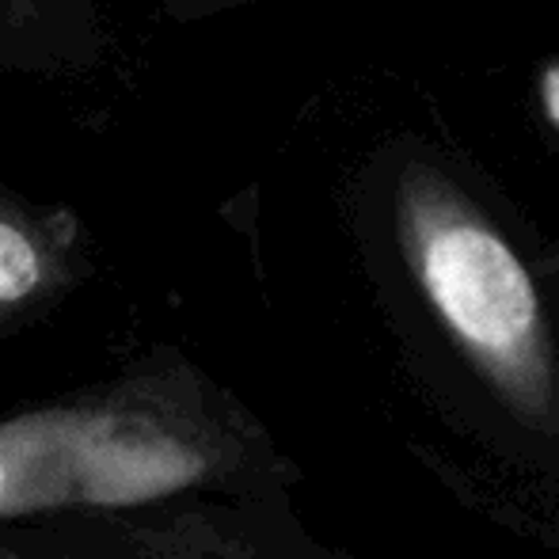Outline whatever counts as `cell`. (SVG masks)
<instances>
[{"label": "cell", "instance_id": "cell-1", "mask_svg": "<svg viewBox=\"0 0 559 559\" xmlns=\"http://www.w3.org/2000/svg\"><path fill=\"white\" fill-rule=\"evenodd\" d=\"M289 476L248 407L179 358L0 423V522L282 495Z\"/></svg>", "mask_w": 559, "mask_h": 559}, {"label": "cell", "instance_id": "cell-2", "mask_svg": "<svg viewBox=\"0 0 559 559\" xmlns=\"http://www.w3.org/2000/svg\"><path fill=\"white\" fill-rule=\"evenodd\" d=\"M396 240L423 312L476 396L525 445L559 453V317L522 251L442 179L407 187Z\"/></svg>", "mask_w": 559, "mask_h": 559}, {"label": "cell", "instance_id": "cell-3", "mask_svg": "<svg viewBox=\"0 0 559 559\" xmlns=\"http://www.w3.org/2000/svg\"><path fill=\"white\" fill-rule=\"evenodd\" d=\"M88 274V236L73 210L38 206L0 183V335L58 305Z\"/></svg>", "mask_w": 559, "mask_h": 559}, {"label": "cell", "instance_id": "cell-4", "mask_svg": "<svg viewBox=\"0 0 559 559\" xmlns=\"http://www.w3.org/2000/svg\"><path fill=\"white\" fill-rule=\"evenodd\" d=\"M107 552H61L58 559H332L317 548L286 552L255 530L243 510L217 502H171L156 514H126L122 530L111 533Z\"/></svg>", "mask_w": 559, "mask_h": 559}, {"label": "cell", "instance_id": "cell-5", "mask_svg": "<svg viewBox=\"0 0 559 559\" xmlns=\"http://www.w3.org/2000/svg\"><path fill=\"white\" fill-rule=\"evenodd\" d=\"M111 31L99 0H0V69L76 76L107 58Z\"/></svg>", "mask_w": 559, "mask_h": 559}, {"label": "cell", "instance_id": "cell-6", "mask_svg": "<svg viewBox=\"0 0 559 559\" xmlns=\"http://www.w3.org/2000/svg\"><path fill=\"white\" fill-rule=\"evenodd\" d=\"M236 4H255V0H164V12L176 15V20H183V23H191V20L225 12V8H236Z\"/></svg>", "mask_w": 559, "mask_h": 559}, {"label": "cell", "instance_id": "cell-7", "mask_svg": "<svg viewBox=\"0 0 559 559\" xmlns=\"http://www.w3.org/2000/svg\"><path fill=\"white\" fill-rule=\"evenodd\" d=\"M0 559H58V556H27V552H15V548L0 545Z\"/></svg>", "mask_w": 559, "mask_h": 559}]
</instances>
